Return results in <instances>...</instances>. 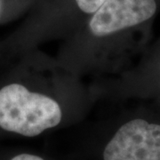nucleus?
<instances>
[{
  "mask_svg": "<svg viewBox=\"0 0 160 160\" xmlns=\"http://www.w3.org/2000/svg\"><path fill=\"white\" fill-rule=\"evenodd\" d=\"M62 118L60 105L45 94L20 84L0 89V127L25 137H35L57 126Z\"/></svg>",
  "mask_w": 160,
  "mask_h": 160,
  "instance_id": "nucleus-1",
  "label": "nucleus"
},
{
  "mask_svg": "<svg viewBox=\"0 0 160 160\" xmlns=\"http://www.w3.org/2000/svg\"><path fill=\"white\" fill-rule=\"evenodd\" d=\"M103 160H160V124L142 118L120 126L107 143Z\"/></svg>",
  "mask_w": 160,
  "mask_h": 160,
  "instance_id": "nucleus-2",
  "label": "nucleus"
},
{
  "mask_svg": "<svg viewBox=\"0 0 160 160\" xmlns=\"http://www.w3.org/2000/svg\"><path fill=\"white\" fill-rule=\"evenodd\" d=\"M158 8L157 0H105L92 14L89 29L96 37H107L146 22Z\"/></svg>",
  "mask_w": 160,
  "mask_h": 160,
  "instance_id": "nucleus-3",
  "label": "nucleus"
},
{
  "mask_svg": "<svg viewBox=\"0 0 160 160\" xmlns=\"http://www.w3.org/2000/svg\"><path fill=\"white\" fill-rule=\"evenodd\" d=\"M105 0H75L78 7L87 14H92L102 5Z\"/></svg>",
  "mask_w": 160,
  "mask_h": 160,
  "instance_id": "nucleus-4",
  "label": "nucleus"
},
{
  "mask_svg": "<svg viewBox=\"0 0 160 160\" xmlns=\"http://www.w3.org/2000/svg\"><path fill=\"white\" fill-rule=\"evenodd\" d=\"M11 160H45L38 155L29 154V153H22V154L16 155L13 157Z\"/></svg>",
  "mask_w": 160,
  "mask_h": 160,
  "instance_id": "nucleus-5",
  "label": "nucleus"
},
{
  "mask_svg": "<svg viewBox=\"0 0 160 160\" xmlns=\"http://www.w3.org/2000/svg\"><path fill=\"white\" fill-rule=\"evenodd\" d=\"M1 8H2V1L0 0V12H1Z\"/></svg>",
  "mask_w": 160,
  "mask_h": 160,
  "instance_id": "nucleus-6",
  "label": "nucleus"
}]
</instances>
